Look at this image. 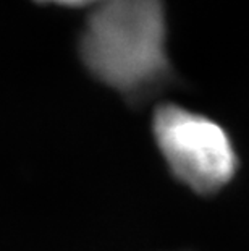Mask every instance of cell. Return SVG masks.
<instances>
[{
    "instance_id": "obj_2",
    "label": "cell",
    "mask_w": 249,
    "mask_h": 251,
    "mask_svg": "<svg viewBox=\"0 0 249 251\" xmlns=\"http://www.w3.org/2000/svg\"><path fill=\"white\" fill-rule=\"evenodd\" d=\"M154 136L173 175L198 193H214L235 175L236 156L224 128L178 105H162Z\"/></svg>"
},
{
    "instance_id": "obj_3",
    "label": "cell",
    "mask_w": 249,
    "mask_h": 251,
    "mask_svg": "<svg viewBox=\"0 0 249 251\" xmlns=\"http://www.w3.org/2000/svg\"><path fill=\"white\" fill-rule=\"evenodd\" d=\"M38 2L68 5V7H81V5H97V3L102 2V0H38Z\"/></svg>"
},
{
    "instance_id": "obj_1",
    "label": "cell",
    "mask_w": 249,
    "mask_h": 251,
    "mask_svg": "<svg viewBox=\"0 0 249 251\" xmlns=\"http://www.w3.org/2000/svg\"><path fill=\"white\" fill-rule=\"evenodd\" d=\"M160 0H102L89 15L79 54L94 76L126 96H142L168 72Z\"/></svg>"
}]
</instances>
